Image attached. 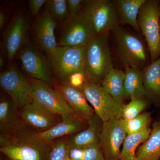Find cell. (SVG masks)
Segmentation results:
<instances>
[{
    "label": "cell",
    "instance_id": "cell-1",
    "mask_svg": "<svg viewBox=\"0 0 160 160\" xmlns=\"http://www.w3.org/2000/svg\"><path fill=\"white\" fill-rule=\"evenodd\" d=\"M0 151L10 160H48L50 146L34 133L19 130L11 134H1Z\"/></svg>",
    "mask_w": 160,
    "mask_h": 160
},
{
    "label": "cell",
    "instance_id": "cell-2",
    "mask_svg": "<svg viewBox=\"0 0 160 160\" xmlns=\"http://www.w3.org/2000/svg\"><path fill=\"white\" fill-rule=\"evenodd\" d=\"M108 37L109 33L96 35L86 46L84 68L88 82H102L113 68Z\"/></svg>",
    "mask_w": 160,
    "mask_h": 160
},
{
    "label": "cell",
    "instance_id": "cell-3",
    "mask_svg": "<svg viewBox=\"0 0 160 160\" xmlns=\"http://www.w3.org/2000/svg\"><path fill=\"white\" fill-rule=\"evenodd\" d=\"M119 58L125 66L142 69L148 61L149 48L141 38L118 26L112 31Z\"/></svg>",
    "mask_w": 160,
    "mask_h": 160
},
{
    "label": "cell",
    "instance_id": "cell-4",
    "mask_svg": "<svg viewBox=\"0 0 160 160\" xmlns=\"http://www.w3.org/2000/svg\"><path fill=\"white\" fill-rule=\"evenodd\" d=\"M160 2L157 0H146L138 18V25L145 37L152 62L160 57Z\"/></svg>",
    "mask_w": 160,
    "mask_h": 160
},
{
    "label": "cell",
    "instance_id": "cell-5",
    "mask_svg": "<svg viewBox=\"0 0 160 160\" xmlns=\"http://www.w3.org/2000/svg\"><path fill=\"white\" fill-rule=\"evenodd\" d=\"M81 90L102 122L112 119L122 118V104L115 100L102 86L86 82Z\"/></svg>",
    "mask_w": 160,
    "mask_h": 160
},
{
    "label": "cell",
    "instance_id": "cell-6",
    "mask_svg": "<svg viewBox=\"0 0 160 160\" xmlns=\"http://www.w3.org/2000/svg\"><path fill=\"white\" fill-rule=\"evenodd\" d=\"M85 48L58 46L54 51L49 55L52 68L58 77L67 81L72 75L85 74Z\"/></svg>",
    "mask_w": 160,
    "mask_h": 160
},
{
    "label": "cell",
    "instance_id": "cell-7",
    "mask_svg": "<svg viewBox=\"0 0 160 160\" xmlns=\"http://www.w3.org/2000/svg\"><path fill=\"white\" fill-rule=\"evenodd\" d=\"M83 9L88 15L96 34L109 33L120 22L115 2L110 0L85 1Z\"/></svg>",
    "mask_w": 160,
    "mask_h": 160
},
{
    "label": "cell",
    "instance_id": "cell-8",
    "mask_svg": "<svg viewBox=\"0 0 160 160\" xmlns=\"http://www.w3.org/2000/svg\"><path fill=\"white\" fill-rule=\"evenodd\" d=\"M96 35L90 18L83 9L77 15L66 19L58 46L86 47Z\"/></svg>",
    "mask_w": 160,
    "mask_h": 160
},
{
    "label": "cell",
    "instance_id": "cell-9",
    "mask_svg": "<svg viewBox=\"0 0 160 160\" xmlns=\"http://www.w3.org/2000/svg\"><path fill=\"white\" fill-rule=\"evenodd\" d=\"M28 80L33 100L53 114L78 118L58 90L52 89L42 81L29 78Z\"/></svg>",
    "mask_w": 160,
    "mask_h": 160
},
{
    "label": "cell",
    "instance_id": "cell-10",
    "mask_svg": "<svg viewBox=\"0 0 160 160\" xmlns=\"http://www.w3.org/2000/svg\"><path fill=\"white\" fill-rule=\"evenodd\" d=\"M0 85L16 108L21 109L33 101L28 79L14 65L1 73Z\"/></svg>",
    "mask_w": 160,
    "mask_h": 160
},
{
    "label": "cell",
    "instance_id": "cell-11",
    "mask_svg": "<svg viewBox=\"0 0 160 160\" xmlns=\"http://www.w3.org/2000/svg\"><path fill=\"white\" fill-rule=\"evenodd\" d=\"M18 58L29 78L40 80L48 84L52 82L51 64L34 45L27 43L20 50Z\"/></svg>",
    "mask_w": 160,
    "mask_h": 160
},
{
    "label": "cell",
    "instance_id": "cell-12",
    "mask_svg": "<svg viewBox=\"0 0 160 160\" xmlns=\"http://www.w3.org/2000/svg\"><path fill=\"white\" fill-rule=\"evenodd\" d=\"M127 135L122 119H112L102 122L100 145L106 159L119 160L121 147Z\"/></svg>",
    "mask_w": 160,
    "mask_h": 160
},
{
    "label": "cell",
    "instance_id": "cell-13",
    "mask_svg": "<svg viewBox=\"0 0 160 160\" xmlns=\"http://www.w3.org/2000/svg\"><path fill=\"white\" fill-rule=\"evenodd\" d=\"M28 23L23 13L14 16L4 32L3 47L7 58L12 60L16 54L27 43Z\"/></svg>",
    "mask_w": 160,
    "mask_h": 160
},
{
    "label": "cell",
    "instance_id": "cell-14",
    "mask_svg": "<svg viewBox=\"0 0 160 160\" xmlns=\"http://www.w3.org/2000/svg\"><path fill=\"white\" fill-rule=\"evenodd\" d=\"M58 115L52 113L33 100L21 109V116L27 125L38 132L46 131L59 122Z\"/></svg>",
    "mask_w": 160,
    "mask_h": 160
},
{
    "label": "cell",
    "instance_id": "cell-15",
    "mask_svg": "<svg viewBox=\"0 0 160 160\" xmlns=\"http://www.w3.org/2000/svg\"><path fill=\"white\" fill-rule=\"evenodd\" d=\"M58 89L80 119L88 124L94 118V110L81 89L68 84L59 85Z\"/></svg>",
    "mask_w": 160,
    "mask_h": 160
},
{
    "label": "cell",
    "instance_id": "cell-16",
    "mask_svg": "<svg viewBox=\"0 0 160 160\" xmlns=\"http://www.w3.org/2000/svg\"><path fill=\"white\" fill-rule=\"evenodd\" d=\"M56 23L48 11L45 12L38 18L35 25L37 42L41 49L49 55L58 46L55 36Z\"/></svg>",
    "mask_w": 160,
    "mask_h": 160
},
{
    "label": "cell",
    "instance_id": "cell-17",
    "mask_svg": "<svg viewBox=\"0 0 160 160\" xmlns=\"http://www.w3.org/2000/svg\"><path fill=\"white\" fill-rule=\"evenodd\" d=\"M61 121L46 131L34 133L40 141L47 144H51L55 139L65 136L74 134L82 129L84 122L72 116H61Z\"/></svg>",
    "mask_w": 160,
    "mask_h": 160
},
{
    "label": "cell",
    "instance_id": "cell-18",
    "mask_svg": "<svg viewBox=\"0 0 160 160\" xmlns=\"http://www.w3.org/2000/svg\"><path fill=\"white\" fill-rule=\"evenodd\" d=\"M136 156L138 160H160V121L153 123L149 137L138 148Z\"/></svg>",
    "mask_w": 160,
    "mask_h": 160
},
{
    "label": "cell",
    "instance_id": "cell-19",
    "mask_svg": "<svg viewBox=\"0 0 160 160\" xmlns=\"http://www.w3.org/2000/svg\"><path fill=\"white\" fill-rule=\"evenodd\" d=\"M125 95L126 98L134 96L140 98L147 95L143 82V71L138 67H125Z\"/></svg>",
    "mask_w": 160,
    "mask_h": 160
},
{
    "label": "cell",
    "instance_id": "cell-20",
    "mask_svg": "<svg viewBox=\"0 0 160 160\" xmlns=\"http://www.w3.org/2000/svg\"><path fill=\"white\" fill-rule=\"evenodd\" d=\"M17 108L12 101L1 98L0 101V129L2 134H11L20 130Z\"/></svg>",
    "mask_w": 160,
    "mask_h": 160
},
{
    "label": "cell",
    "instance_id": "cell-21",
    "mask_svg": "<svg viewBox=\"0 0 160 160\" xmlns=\"http://www.w3.org/2000/svg\"><path fill=\"white\" fill-rule=\"evenodd\" d=\"M146 0H118L115 1L119 21L129 24L136 31L141 29L138 23L140 8Z\"/></svg>",
    "mask_w": 160,
    "mask_h": 160
},
{
    "label": "cell",
    "instance_id": "cell-22",
    "mask_svg": "<svg viewBox=\"0 0 160 160\" xmlns=\"http://www.w3.org/2000/svg\"><path fill=\"white\" fill-rule=\"evenodd\" d=\"M125 72L112 68L102 82V87L108 93L121 104L125 95Z\"/></svg>",
    "mask_w": 160,
    "mask_h": 160
},
{
    "label": "cell",
    "instance_id": "cell-23",
    "mask_svg": "<svg viewBox=\"0 0 160 160\" xmlns=\"http://www.w3.org/2000/svg\"><path fill=\"white\" fill-rule=\"evenodd\" d=\"M101 129L95 118L88 123V127L74 135L69 141V145L79 148H84L95 144H100Z\"/></svg>",
    "mask_w": 160,
    "mask_h": 160
},
{
    "label": "cell",
    "instance_id": "cell-24",
    "mask_svg": "<svg viewBox=\"0 0 160 160\" xmlns=\"http://www.w3.org/2000/svg\"><path fill=\"white\" fill-rule=\"evenodd\" d=\"M143 78L147 94L160 99V57L145 67Z\"/></svg>",
    "mask_w": 160,
    "mask_h": 160
},
{
    "label": "cell",
    "instance_id": "cell-25",
    "mask_svg": "<svg viewBox=\"0 0 160 160\" xmlns=\"http://www.w3.org/2000/svg\"><path fill=\"white\" fill-rule=\"evenodd\" d=\"M151 131L149 127L138 133L127 135L123 143L119 160H138L136 156L138 148L147 139Z\"/></svg>",
    "mask_w": 160,
    "mask_h": 160
},
{
    "label": "cell",
    "instance_id": "cell-26",
    "mask_svg": "<svg viewBox=\"0 0 160 160\" xmlns=\"http://www.w3.org/2000/svg\"><path fill=\"white\" fill-rule=\"evenodd\" d=\"M150 119L151 113L146 112L131 119H123V125L127 135L135 134L149 128L148 126Z\"/></svg>",
    "mask_w": 160,
    "mask_h": 160
},
{
    "label": "cell",
    "instance_id": "cell-27",
    "mask_svg": "<svg viewBox=\"0 0 160 160\" xmlns=\"http://www.w3.org/2000/svg\"><path fill=\"white\" fill-rule=\"evenodd\" d=\"M46 4L48 12L55 22H62L69 18L67 1L49 0Z\"/></svg>",
    "mask_w": 160,
    "mask_h": 160
},
{
    "label": "cell",
    "instance_id": "cell-28",
    "mask_svg": "<svg viewBox=\"0 0 160 160\" xmlns=\"http://www.w3.org/2000/svg\"><path fill=\"white\" fill-rule=\"evenodd\" d=\"M147 102L142 98L132 96L130 102L123 106L122 118L130 120L136 117L147 107Z\"/></svg>",
    "mask_w": 160,
    "mask_h": 160
},
{
    "label": "cell",
    "instance_id": "cell-29",
    "mask_svg": "<svg viewBox=\"0 0 160 160\" xmlns=\"http://www.w3.org/2000/svg\"><path fill=\"white\" fill-rule=\"evenodd\" d=\"M51 144L48 160L67 159L69 141L65 139L57 140Z\"/></svg>",
    "mask_w": 160,
    "mask_h": 160
},
{
    "label": "cell",
    "instance_id": "cell-30",
    "mask_svg": "<svg viewBox=\"0 0 160 160\" xmlns=\"http://www.w3.org/2000/svg\"><path fill=\"white\" fill-rule=\"evenodd\" d=\"M105 159L100 144H95L84 149L82 160H103Z\"/></svg>",
    "mask_w": 160,
    "mask_h": 160
},
{
    "label": "cell",
    "instance_id": "cell-31",
    "mask_svg": "<svg viewBox=\"0 0 160 160\" xmlns=\"http://www.w3.org/2000/svg\"><path fill=\"white\" fill-rule=\"evenodd\" d=\"M84 2L82 0H67L69 17L77 15L81 12L83 9Z\"/></svg>",
    "mask_w": 160,
    "mask_h": 160
},
{
    "label": "cell",
    "instance_id": "cell-32",
    "mask_svg": "<svg viewBox=\"0 0 160 160\" xmlns=\"http://www.w3.org/2000/svg\"><path fill=\"white\" fill-rule=\"evenodd\" d=\"M83 151V148L71 146L68 144L67 159L82 160Z\"/></svg>",
    "mask_w": 160,
    "mask_h": 160
},
{
    "label": "cell",
    "instance_id": "cell-33",
    "mask_svg": "<svg viewBox=\"0 0 160 160\" xmlns=\"http://www.w3.org/2000/svg\"><path fill=\"white\" fill-rule=\"evenodd\" d=\"M46 0H30L29 1V9L32 13L36 15L38 13L43 5L46 3Z\"/></svg>",
    "mask_w": 160,
    "mask_h": 160
},
{
    "label": "cell",
    "instance_id": "cell-34",
    "mask_svg": "<svg viewBox=\"0 0 160 160\" xmlns=\"http://www.w3.org/2000/svg\"><path fill=\"white\" fill-rule=\"evenodd\" d=\"M6 20V16L5 13L1 12H0V27L2 28L5 24Z\"/></svg>",
    "mask_w": 160,
    "mask_h": 160
},
{
    "label": "cell",
    "instance_id": "cell-35",
    "mask_svg": "<svg viewBox=\"0 0 160 160\" xmlns=\"http://www.w3.org/2000/svg\"><path fill=\"white\" fill-rule=\"evenodd\" d=\"M4 65V61H3V59L2 57L0 58V68L2 69Z\"/></svg>",
    "mask_w": 160,
    "mask_h": 160
},
{
    "label": "cell",
    "instance_id": "cell-36",
    "mask_svg": "<svg viewBox=\"0 0 160 160\" xmlns=\"http://www.w3.org/2000/svg\"><path fill=\"white\" fill-rule=\"evenodd\" d=\"M159 29H160V15L159 17Z\"/></svg>",
    "mask_w": 160,
    "mask_h": 160
},
{
    "label": "cell",
    "instance_id": "cell-37",
    "mask_svg": "<svg viewBox=\"0 0 160 160\" xmlns=\"http://www.w3.org/2000/svg\"><path fill=\"white\" fill-rule=\"evenodd\" d=\"M159 11L160 12V2L159 3Z\"/></svg>",
    "mask_w": 160,
    "mask_h": 160
},
{
    "label": "cell",
    "instance_id": "cell-38",
    "mask_svg": "<svg viewBox=\"0 0 160 160\" xmlns=\"http://www.w3.org/2000/svg\"><path fill=\"white\" fill-rule=\"evenodd\" d=\"M106 160V159H104V160Z\"/></svg>",
    "mask_w": 160,
    "mask_h": 160
},
{
    "label": "cell",
    "instance_id": "cell-39",
    "mask_svg": "<svg viewBox=\"0 0 160 160\" xmlns=\"http://www.w3.org/2000/svg\"><path fill=\"white\" fill-rule=\"evenodd\" d=\"M1 160H2V159H1Z\"/></svg>",
    "mask_w": 160,
    "mask_h": 160
},
{
    "label": "cell",
    "instance_id": "cell-40",
    "mask_svg": "<svg viewBox=\"0 0 160 160\" xmlns=\"http://www.w3.org/2000/svg\"><path fill=\"white\" fill-rule=\"evenodd\" d=\"M68 160V159H66V160Z\"/></svg>",
    "mask_w": 160,
    "mask_h": 160
},
{
    "label": "cell",
    "instance_id": "cell-41",
    "mask_svg": "<svg viewBox=\"0 0 160 160\" xmlns=\"http://www.w3.org/2000/svg\"></svg>",
    "mask_w": 160,
    "mask_h": 160
}]
</instances>
